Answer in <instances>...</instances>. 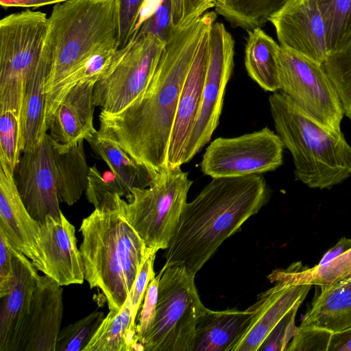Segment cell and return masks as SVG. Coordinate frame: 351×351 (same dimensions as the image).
<instances>
[{
	"label": "cell",
	"instance_id": "obj_11",
	"mask_svg": "<svg viewBox=\"0 0 351 351\" xmlns=\"http://www.w3.org/2000/svg\"><path fill=\"white\" fill-rule=\"evenodd\" d=\"M278 64L280 90L322 124L341 131L343 106L323 64L280 46Z\"/></svg>",
	"mask_w": 351,
	"mask_h": 351
},
{
	"label": "cell",
	"instance_id": "obj_18",
	"mask_svg": "<svg viewBox=\"0 0 351 351\" xmlns=\"http://www.w3.org/2000/svg\"><path fill=\"white\" fill-rule=\"evenodd\" d=\"M276 282L248 307L252 312L250 324L229 351H258L275 326L296 304L302 303L312 287L308 284Z\"/></svg>",
	"mask_w": 351,
	"mask_h": 351
},
{
	"label": "cell",
	"instance_id": "obj_19",
	"mask_svg": "<svg viewBox=\"0 0 351 351\" xmlns=\"http://www.w3.org/2000/svg\"><path fill=\"white\" fill-rule=\"evenodd\" d=\"M209 29L199 44L180 95L168 148V169L184 165V151L200 106L208 61Z\"/></svg>",
	"mask_w": 351,
	"mask_h": 351
},
{
	"label": "cell",
	"instance_id": "obj_5",
	"mask_svg": "<svg viewBox=\"0 0 351 351\" xmlns=\"http://www.w3.org/2000/svg\"><path fill=\"white\" fill-rule=\"evenodd\" d=\"M269 103L277 134L293 156L296 180L330 189L351 176V146L341 131L322 124L280 90Z\"/></svg>",
	"mask_w": 351,
	"mask_h": 351
},
{
	"label": "cell",
	"instance_id": "obj_14",
	"mask_svg": "<svg viewBox=\"0 0 351 351\" xmlns=\"http://www.w3.org/2000/svg\"><path fill=\"white\" fill-rule=\"evenodd\" d=\"M32 264L60 286L81 285L84 269L77 246L75 229L62 212L60 217L47 215L40 230Z\"/></svg>",
	"mask_w": 351,
	"mask_h": 351
},
{
	"label": "cell",
	"instance_id": "obj_42",
	"mask_svg": "<svg viewBox=\"0 0 351 351\" xmlns=\"http://www.w3.org/2000/svg\"><path fill=\"white\" fill-rule=\"evenodd\" d=\"M328 351H351V328L333 332Z\"/></svg>",
	"mask_w": 351,
	"mask_h": 351
},
{
	"label": "cell",
	"instance_id": "obj_8",
	"mask_svg": "<svg viewBox=\"0 0 351 351\" xmlns=\"http://www.w3.org/2000/svg\"><path fill=\"white\" fill-rule=\"evenodd\" d=\"M45 13L26 10L0 21V112L21 119L27 84L38 64L47 29Z\"/></svg>",
	"mask_w": 351,
	"mask_h": 351
},
{
	"label": "cell",
	"instance_id": "obj_15",
	"mask_svg": "<svg viewBox=\"0 0 351 351\" xmlns=\"http://www.w3.org/2000/svg\"><path fill=\"white\" fill-rule=\"evenodd\" d=\"M280 45L323 64L329 54L316 0H289L269 19Z\"/></svg>",
	"mask_w": 351,
	"mask_h": 351
},
{
	"label": "cell",
	"instance_id": "obj_23",
	"mask_svg": "<svg viewBox=\"0 0 351 351\" xmlns=\"http://www.w3.org/2000/svg\"><path fill=\"white\" fill-rule=\"evenodd\" d=\"M299 327H317L332 333L351 328V277L322 287Z\"/></svg>",
	"mask_w": 351,
	"mask_h": 351
},
{
	"label": "cell",
	"instance_id": "obj_45",
	"mask_svg": "<svg viewBox=\"0 0 351 351\" xmlns=\"http://www.w3.org/2000/svg\"><path fill=\"white\" fill-rule=\"evenodd\" d=\"M215 3H216L217 0H212Z\"/></svg>",
	"mask_w": 351,
	"mask_h": 351
},
{
	"label": "cell",
	"instance_id": "obj_9",
	"mask_svg": "<svg viewBox=\"0 0 351 351\" xmlns=\"http://www.w3.org/2000/svg\"><path fill=\"white\" fill-rule=\"evenodd\" d=\"M193 184L180 167L158 173L151 185L134 188L125 215L147 248L166 250L174 237Z\"/></svg>",
	"mask_w": 351,
	"mask_h": 351
},
{
	"label": "cell",
	"instance_id": "obj_29",
	"mask_svg": "<svg viewBox=\"0 0 351 351\" xmlns=\"http://www.w3.org/2000/svg\"><path fill=\"white\" fill-rule=\"evenodd\" d=\"M323 18L329 53L340 49L351 36V0H316Z\"/></svg>",
	"mask_w": 351,
	"mask_h": 351
},
{
	"label": "cell",
	"instance_id": "obj_38",
	"mask_svg": "<svg viewBox=\"0 0 351 351\" xmlns=\"http://www.w3.org/2000/svg\"><path fill=\"white\" fill-rule=\"evenodd\" d=\"M171 20L175 29L184 27L215 8L212 0H170Z\"/></svg>",
	"mask_w": 351,
	"mask_h": 351
},
{
	"label": "cell",
	"instance_id": "obj_25",
	"mask_svg": "<svg viewBox=\"0 0 351 351\" xmlns=\"http://www.w3.org/2000/svg\"><path fill=\"white\" fill-rule=\"evenodd\" d=\"M130 295L117 312L109 311L84 351L138 350Z\"/></svg>",
	"mask_w": 351,
	"mask_h": 351
},
{
	"label": "cell",
	"instance_id": "obj_39",
	"mask_svg": "<svg viewBox=\"0 0 351 351\" xmlns=\"http://www.w3.org/2000/svg\"><path fill=\"white\" fill-rule=\"evenodd\" d=\"M160 276L161 274L159 273L150 281L145 292L136 327V341L138 345V350H141V343L154 322Z\"/></svg>",
	"mask_w": 351,
	"mask_h": 351
},
{
	"label": "cell",
	"instance_id": "obj_43",
	"mask_svg": "<svg viewBox=\"0 0 351 351\" xmlns=\"http://www.w3.org/2000/svg\"><path fill=\"white\" fill-rule=\"evenodd\" d=\"M350 249H351V239L342 237L334 247L325 253L318 265H324Z\"/></svg>",
	"mask_w": 351,
	"mask_h": 351
},
{
	"label": "cell",
	"instance_id": "obj_16",
	"mask_svg": "<svg viewBox=\"0 0 351 351\" xmlns=\"http://www.w3.org/2000/svg\"><path fill=\"white\" fill-rule=\"evenodd\" d=\"M62 298V286L45 274L38 276L17 351H55L63 315Z\"/></svg>",
	"mask_w": 351,
	"mask_h": 351
},
{
	"label": "cell",
	"instance_id": "obj_37",
	"mask_svg": "<svg viewBox=\"0 0 351 351\" xmlns=\"http://www.w3.org/2000/svg\"><path fill=\"white\" fill-rule=\"evenodd\" d=\"M285 351H328L332 332L317 327H299Z\"/></svg>",
	"mask_w": 351,
	"mask_h": 351
},
{
	"label": "cell",
	"instance_id": "obj_7",
	"mask_svg": "<svg viewBox=\"0 0 351 351\" xmlns=\"http://www.w3.org/2000/svg\"><path fill=\"white\" fill-rule=\"evenodd\" d=\"M159 273L156 317L141 343V349L193 351L197 321L207 308L199 298L195 274L180 265Z\"/></svg>",
	"mask_w": 351,
	"mask_h": 351
},
{
	"label": "cell",
	"instance_id": "obj_44",
	"mask_svg": "<svg viewBox=\"0 0 351 351\" xmlns=\"http://www.w3.org/2000/svg\"><path fill=\"white\" fill-rule=\"evenodd\" d=\"M66 0H0L2 7H33L56 4Z\"/></svg>",
	"mask_w": 351,
	"mask_h": 351
},
{
	"label": "cell",
	"instance_id": "obj_6",
	"mask_svg": "<svg viewBox=\"0 0 351 351\" xmlns=\"http://www.w3.org/2000/svg\"><path fill=\"white\" fill-rule=\"evenodd\" d=\"M84 141L64 147L46 133L20 156L14 172L15 184L27 211L39 223L47 215L60 217V202L71 206L86 191L89 167Z\"/></svg>",
	"mask_w": 351,
	"mask_h": 351
},
{
	"label": "cell",
	"instance_id": "obj_22",
	"mask_svg": "<svg viewBox=\"0 0 351 351\" xmlns=\"http://www.w3.org/2000/svg\"><path fill=\"white\" fill-rule=\"evenodd\" d=\"M252 315L248 308L217 311L206 308L196 325L193 351H229L247 327Z\"/></svg>",
	"mask_w": 351,
	"mask_h": 351
},
{
	"label": "cell",
	"instance_id": "obj_12",
	"mask_svg": "<svg viewBox=\"0 0 351 351\" xmlns=\"http://www.w3.org/2000/svg\"><path fill=\"white\" fill-rule=\"evenodd\" d=\"M284 147L267 127L237 137H219L206 149L201 171L212 178L263 174L282 165Z\"/></svg>",
	"mask_w": 351,
	"mask_h": 351
},
{
	"label": "cell",
	"instance_id": "obj_27",
	"mask_svg": "<svg viewBox=\"0 0 351 351\" xmlns=\"http://www.w3.org/2000/svg\"><path fill=\"white\" fill-rule=\"evenodd\" d=\"M351 277V249L333 260L311 268L300 269L298 264L289 268L274 270L267 278L271 282L285 281L308 284L320 287L330 285Z\"/></svg>",
	"mask_w": 351,
	"mask_h": 351
},
{
	"label": "cell",
	"instance_id": "obj_36",
	"mask_svg": "<svg viewBox=\"0 0 351 351\" xmlns=\"http://www.w3.org/2000/svg\"><path fill=\"white\" fill-rule=\"evenodd\" d=\"M174 30L171 20V1L164 0L156 12L141 25L132 39L152 34L167 43Z\"/></svg>",
	"mask_w": 351,
	"mask_h": 351
},
{
	"label": "cell",
	"instance_id": "obj_31",
	"mask_svg": "<svg viewBox=\"0 0 351 351\" xmlns=\"http://www.w3.org/2000/svg\"><path fill=\"white\" fill-rule=\"evenodd\" d=\"M164 0H118L119 13V49L136 34Z\"/></svg>",
	"mask_w": 351,
	"mask_h": 351
},
{
	"label": "cell",
	"instance_id": "obj_24",
	"mask_svg": "<svg viewBox=\"0 0 351 351\" xmlns=\"http://www.w3.org/2000/svg\"><path fill=\"white\" fill-rule=\"evenodd\" d=\"M280 48L261 27L247 31L245 66L248 75L264 90H280L278 56Z\"/></svg>",
	"mask_w": 351,
	"mask_h": 351
},
{
	"label": "cell",
	"instance_id": "obj_4",
	"mask_svg": "<svg viewBox=\"0 0 351 351\" xmlns=\"http://www.w3.org/2000/svg\"><path fill=\"white\" fill-rule=\"evenodd\" d=\"M125 204L119 197L95 208L80 228L85 280L102 291L113 312L125 303L149 251L127 220Z\"/></svg>",
	"mask_w": 351,
	"mask_h": 351
},
{
	"label": "cell",
	"instance_id": "obj_33",
	"mask_svg": "<svg viewBox=\"0 0 351 351\" xmlns=\"http://www.w3.org/2000/svg\"><path fill=\"white\" fill-rule=\"evenodd\" d=\"M86 195L88 202L97 208L119 195L129 199L131 191L111 171L102 175L94 165L89 167Z\"/></svg>",
	"mask_w": 351,
	"mask_h": 351
},
{
	"label": "cell",
	"instance_id": "obj_35",
	"mask_svg": "<svg viewBox=\"0 0 351 351\" xmlns=\"http://www.w3.org/2000/svg\"><path fill=\"white\" fill-rule=\"evenodd\" d=\"M300 304V303L296 304L275 326L265 339L258 350H285L287 345L299 329L295 324V319Z\"/></svg>",
	"mask_w": 351,
	"mask_h": 351
},
{
	"label": "cell",
	"instance_id": "obj_34",
	"mask_svg": "<svg viewBox=\"0 0 351 351\" xmlns=\"http://www.w3.org/2000/svg\"><path fill=\"white\" fill-rule=\"evenodd\" d=\"M0 162L14 172L20 159L21 120L13 111L0 112Z\"/></svg>",
	"mask_w": 351,
	"mask_h": 351
},
{
	"label": "cell",
	"instance_id": "obj_20",
	"mask_svg": "<svg viewBox=\"0 0 351 351\" xmlns=\"http://www.w3.org/2000/svg\"><path fill=\"white\" fill-rule=\"evenodd\" d=\"M40 223L27 211L15 184L14 172L0 162V231L17 251L33 260Z\"/></svg>",
	"mask_w": 351,
	"mask_h": 351
},
{
	"label": "cell",
	"instance_id": "obj_17",
	"mask_svg": "<svg viewBox=\"0 0 351 351\" xmlns=\"http://www.w3.org/2000/svg\"><path fill=\"white\" fill-rule=\"evenodd\" d=\"M12 276L0 295V351H17L38 274L32 261L12 246Z\"/></svg>",
	"mask_w": 351,
	"mask_h": 351
},
{
	"label": "cell",
	"instance_id": "obj_32",
	"mask_svg": "<svg viewBox=\"0 0 351 351\" xmlns=\"http://www.w3.org/2000/svg\"><path fill=\"white\" fill-rule=\"evenodd\" d=\"M104 313L96 309L59 332L55 351H84L104 319Z\"/></svg>",
	"mask_w": 351,
	"mask_h": 351
},
{
	"label": "cell",
	"instance_id": "obj_3",
	"mask_svg": "<svg viewBox=\"0 0 351 351\" xmlns=\"http://www.w3.org/2000/svg\"><path fill=\"white\" fill-rule=\"evenodd\" d=\"M269 198L262 174L213 178L184 206L161 270L180 265L196 274L220 245L238 232Z\"/></svg>",
	"mask_w": 351,
	"mask_h": 351
},
{
	"label": "cell",
	"instance_id": "obj_2",
	"mask_svg": "<svg viewBox=\"0 0 351 351\" xmlns=\"http://www.w3.org/2000/svg\"><path fill=\"white\" fill-rule=\"evenodd\" d=\"M119 43L118 0H66L55 4L38 62L48 71L46 96L64 97L99 78Z\"/></svg>",
	"mask_w": 351,
	"mask_h": 351
},
{
	"label": "cell",
	"instance_id": "obj_21",
	"mask_svg": "<svg viewBox=\"0 0 351 351\" xmlns=\"http://www.w3.org/2000/svg\"><path fill=\"white\" fill-rule=\"evenodd\" d=\"M97 81L90 80L73 87L56 110L49 134L58 144L70 147L97 132L93 125V91Z\"/></svg>",
	"mask_w": 351,
	"mask_h": 351
},
{
	"label": "cell",
	"instance_id": "obj_26",
	"mask_svg": "<svg viewBox=\"0 0 351 351\" xmlns=\"http://www.w3.org/2000/svg\"><path fill=\"white\" fill-rule=\"evenodd\" d=\"M94 153L131 191L134 188L149 186L155 177L138 164L114 142L99 136L97 131L86 138Z\"/></svg>",
	"mask_w": 351,
	"mask_h": 351
},
{
	"label": "cell",
	"instance_id": "obj_10",
	"mask_svg": "<svg viewBox=\"0 0 351 351\" xmlns=\"http://www.w3.org/2000/svg\"><path fill=\"white\" fill-rule=\"evenodd\" d=\"M166 43L152 34L131 39L113 55L93 91L95 106L116 114L132 103L149 84Z\"/></svg>",
	"mask_w": 351,
	"mask_h": 351
},
{
	"label": "cell",
	"instance_id": "obj_30",
	"mask_svg": "<svg viewBox=\"0 0 351 351\" xmlns=\"http://www.w3.org/2000/svg\"><path fill=\"white\" fill-rule=\"evenodd\" d=\"M323 65L351 121V36L340 49L328 54Z\"/></svg>",
	"mask_w": 351,
	"mask_h": 351
},
{
	"label": "cell",
	"instance_id": "obj_28",
	"mask_svg": "<svg viewBox=\"0 0 351 351\" xmlns=\"http://www.w3.org/2000/svg\"><path fill=\"white\" fill-rule=\"evenodd\" d=\"M289 0H217L215 11L234 27L247 31L263 27Z\"/></svg>",
	"mask_w": 351,
	"mask_h": 351
},
{
	"label": "cell",
	"instance_id": "obj_13",
	"mask_svg": "<svg viewBox=\"0 0 351 351\" xmlns=\"http://www.w3.org/2000/svg\"><path fill=\"white\" fill-rule=\"evenodd\" d=\"M208 61L200 106L184 155L189 162L210 140L219 124L227 84L234 68V40L220 22L208 32Z\"/></svg>",
	"mask_w": 351,
	"mask_h": 351
},
{
	"label": "cell",
	"instance_id": "obj_40",
	"mask_svg": "<svg viewBox=\"0 0 351 351\" xmlns=\"http://www.w3.org/2000/svg\"><path fill=\"white\" fill-rule=\"evenodd\" d=\"M156 254V252L149 249L148 253L141 265L130 293L132 304V322L134 324H136V316L138 314L142 302L144 300L147 286L150 281L156 276L154 271V263Z\"/></svg>",
	"mask_w": 351,
	"mask_h": 351
},
{
	"label": "cell",
	"instance_id": "obj_41",
	"mask_svg": "<svg viewBox=\"0 0 351 351\" xmlns=\"http://www.w3.org/2000/svg\"><path fill=\"white\" fill-rule=\"evenodd\" d=\"M12 270V245L0 231V295L7 290Z\"/></svg>",
	"mask_w": 351,
	"mask_h": 351
},
{
	"label": "cell",
	"instance_id": "obj_1",
	"mask_svg": "<svg viewBox=\"0 0 351 351\" xmlns=\"http://www.w3.org/2000/svg\"><path fill=\"white\" fill-rule=\"evenodd\" d=\"M216 19L215 12H206L175 29L144 92L118 113H100L99 136L116 143L154 177L168 169L180 95L199 44Z\"/></svg>",
	"mask_w": 351,
	"mask_h": 351
}]
</instances>
